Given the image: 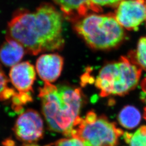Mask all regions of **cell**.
Listing matches in <instances>:
<instances>
[{
  "mask_svg": "<svg viewBox=\"0 0 146 146\" xmlns=\"http://www.w3.org/2000/svg\"><path fill=\"white\" fill-rule=\"evenodd\" d=\"M62 23L61 14L54 6L43 3L34 12L16 11L8 23L7 36L33 55L54 51L64 44Z\"/></svg>",
  "mask_w": 146,
  "mask_h": 146,
  "instance_id": "6da1fadb",
  "label": "cell"
},
{
  "mask_svg": "<svg viewBox=\"0 0 146 146\" xmlns=\"http://www.w3.org/2000/svg\"><path fill=\"white\" fill-rule=\"evenodd\" d=\"M42 111L49 128L70 137L82 104L80 89L44 82L39 88Z\"/></svg>",
  "mask_w": 146,
  "mask_h": 146,
  "instance_id": "7a4b0ae2",
  "label": "cell"
},
{
  "mask_svg": "<svg viewBox=\"0 0 146 146\" xmlns=\"http://www.w3.org/2000/svg\"><path fill=\"white\" fill-rule=\"evenodd\" d=\"M141 70L130 59L122 57L119 61L109 63L101 69L95 80V86L102 97L125 95L137 86Z\"/></svg>",
  "mask_w": 146,
  "mask_h": 146,
  "instance_id": "277c9868",
  "label": "cell"
},
{
  "mask_svg": "<svg viewBox=\"0 0 146 146\" xmlns=\"http://www.w3.org/2000/svg\"></svg>",
  "mask_w": 146,
  "mask_h": 146,
  "instance_id": "44dd1931",
  "label": "cell"
},
{
  "mask_svg": "<svg viewBox=\"0 0 146 146\" xmlns=\"http://www.w3.org/2000/svg\"><path fill=\"white\" fill-rule=\"evenodd\" d=\"M75 29L90 47L98 49L116 47L125 37L114 15H86L77 22Z\"/></svg>",
  "mask_w": 146,
  "mask_h": 146,
  "instance_id": "3957f363",
  "label": "cell"
},
{
  "mask_svg": "<svg viewBox=\"0 0 146 146\" xmlns=\"http://www.w3.org/2000/svg\"><path fill=\"white\" fill-rule=\"evenodd\" d=\"M136 64L146 70V36L142 37L138 42L136 50L133 53Z\"/></svg>",
  "mask_w": 146,
  "mask_h": 146,
  "instance_id": "5bb4252c",
  "label": "cell"
},
{
  "mask_svg": "<svg viewBox=\"0 0 146 146\" xmlns=\"http://www.w3.org/2000/svg\"><path fill=\"white\" fill-rule=\"evenodd\" d=\"M55 146H84V143L78 138L72 136L68 137L57 141Z\"/></svg>",
  "mask_w": 146,
  "mask_h": 146,
  "instance_id": "2e32d148",
  "label": "cell"
},
{
  "mask_svg": "<svg viewBox=\"0 0 146 146\" xmlns=\"http://www.w3.org/2000/svg\"><path fill=\"white\" fill-rule=\"evenodd\" d=\"M117 6L115 19L126 29L137 31L146 21V0H123Z\"/></svg>",
  "mask_w": 146,
  "mask_h": 146,
  "instance_id": "52a82bcc",
  "label": "cell"
},
{
  "mask_svg": "<svg viewBox=\"0 0 146 146\" xmlns=\"http://www.w3.org/2000/svg\"><path fill=\"white\" fill-rule=\"evenodd\" d=\"M8 82L5 74L0 67V101L13 99L16 95L15 90L8 86Z\"/></svg>",
  "mask_w": 146,
  "mask_h": 146,
  "instance_id": "9a60e30c",
  "label": "cell"
},
{
  "mask_svg": "<svg viewBox=\"0 0 146 146\" xmlns=\"http://www.w3.org/2000/svg\"><path fill=\"white\" fill-rule=\"evenodd\" d=\"M23 146H40L37 145H35V144H28V145H26Z\"/></svg>",
  "mask_w": 146,
  "mask_h": 146,
  "instance_id": "d6986e66",
  "label": "cell"
},
{
  "mask_svg": "<svg viewBox=\"0 0 146 146\" xmlns=\"http://www.w3.org/2000/svg\"><path fill=\"white\" fill-rule=\"evenodd\" d=\"M58 5L64 16L69 20L76 21L86 16L89 11L99 13L102 9L90 0H52Z\"/></svg>",
  "mask_w": 146,
  "mask_h": 146,
  "instance_id": "30bf717a",
  "label": "cell"
},
{
  "mask_svg": "<svg viewBox=\"0 0 146 146\" xmlns=\"http://www.w3.org/2000/svg\"><path fill=\"white\" fill-rule=\"evenodd\" d=\"M9 78L19 92L12 99L13 104L15 110L20 111L23 106L33 100V86L36 79L34 67L28 61L17 63L11 68Z\"/></svg>",
  "mask_w": 146,
  "mask_h": 146,
  "instance_id": "8992f818",
  "label": "cell"
},
{
  "mask_svg": "<svg viewBox=\"0 0 146 146\" xmlns=\"http://www.w3.org/2000/svg\"><path fill=\"white\" fill-rule=\"evenodd\" d=\"M123 133L106 117L90 111L76 120L70 136L80 140L84 146H116Z\"/></svg>",
  "mask_w": 146,
  "mask_h": 146,
  "instance_id": "5b68a950",
  "label": "cell"
},
{
  "mask_svg": "<svg viewBox=\"0 0 146 146\" xmlns=\"http://www.w3.org/2000/svg\"><path fill=\"white\" fill-rule=\"evenodd\" d=\"M14 131L16 136L23 141L31 142L39 140L43 134L41 116L34 110H27L18 117Z\"/></svg>",
  "mask_w": 146,
  "mask_h": 146,
  "instance_id": "ba28073f",
  "label": "cell"
},
{
  "mask_svg": "<svg viewBox=\"0 0 146 146\" xmlns=\"http://www.w3.org/2000/svg\"><path fill=\"white\" fill-rule=\"evenodd\" d=\"M120 125L128 129H132L140 123L141 119L140 112L132 106H127L120 111L118 115Z\"/></svg>",
  "mask_w": 146,
  "mask_h": 146,
  "instance_id": "7c38bea8",
  "label": "cell"
},
{
  "mask_svg": "<svg viewBox=\"0 0 146 146\" xmlns=\"http://www.w3.org/2000/svg\"><path fill=\"white\" fill-rule=\"evenodd\" d=\"M141 98L142 100L146 104V78H144L141 83Z\"/></svg>",
  "mask_w": 146,
  "mask_h": 146,
  "instance_id": "ac0fdd59",
  "label": "cell"
},
{
  "mask_svg": "<svg viewBox=\"0 0 146 146\" xmlns=\"http://www.w3.org/2000/svg\"><path fill=\"white\" fill-rule=\"evenodd\" d=\"M25 52L21 44L6 37V40L0 49V60L5 66L13 67L21 61Z\"/></svg>",
  "mask_w": 146,
  "mask_h": 146,
  "instance_id": "8fae6325",
  "label": "cell"
},
{
  "mask_svg": "<svg viewBox=\"0 0 146 146\" xmlns=\"http://www.w3.org/2000/svg\"><path fill=\"white\" fill-rule=\"evenodd\" d=\"M122 1L123 0H90L93 5L99 8L101 6L117 5Z\"/></svg>",
  "mask_w": 146,
  "mask_h": 146,
  "instance_id": "e0dca14e",
  "label": "cell"
},
{
  "mask_svg": "<svg viewBox=\"0 0 146 146\" xmlns=\"http://www.w3.org/2000/svg\"><path fill=\"white\" fill-rule=\"evenodd\" d=\"M123 138L130 146H146V133L144 126L139 128L135 133H124Z\"/></svg>",
  "mask_w": 146,
  "mask_h": 146,
  "instance_id": "4fadbf2b",
  "label": "cell"
},
{
  "mask_svg": "<svg viewBox=\"0 0 146 146\" xmlns=\"http://www.w3.org/2000/svg\"><path fill=\"white\" fill-rule=\"evenodd\" d=\"M63 66V59L56 54H43L37 60L36 68L40 78L44 82L51 83L60 76Z\"/></svg>",
  "mask_w": 146,
  "mask_h": 146,
  "instance_id": "9c48e42d",
  "label": "cell"
},
{
  "mask_svg": "<svg viewBox=\"0 0 146 146\" xmlns=\"http://www.w3.org/2000/svg\"><path fill=\"white\" fill-rule=\"evenodd\" d=\"M144 117L146 120V108L145 109V111H144Z\"/></svg>",
  "mask_w": 146,
  "mask_h": 146,
  "instance_id": "ffe728a7",
  "label": "cell"
}]
</instances>
